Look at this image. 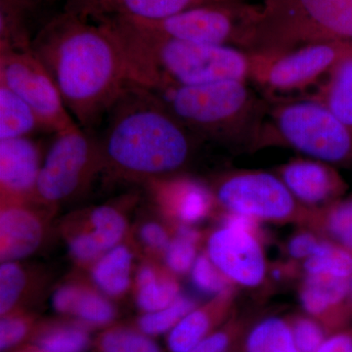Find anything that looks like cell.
Returning a JSON list of instances; mask_svg holds the SVG:
<instances>
[{
    "label": "cell",
    "instance_id": "1",
    "mask_svg": "<svg viewBox=\"0 0 352 352\" xmlns=\"http://www.w3.org/2000/svg\"><path fill=\"white\" fill-rule=\"evenodd\" d=\"M32 51L55 82L72 117L94 129L131 82L124 52L106 25L59 14L32 38Z\"/></svg>",
    "mask_w": 352,
    "mask_h": 352
},
{
    "label": "cell",
    "instance_id": "2",
    "mask_svg": "<svg viewBox=\"0 0 352 352\" xmlns=\"http://www.w3.org/2000/svg\"><path fill=\"white\" fill-rule=\"evenodd\" d=\"M103 170L127 179H161L189 161L196 134L156 94L131 82L106 115Z\"/></svg>",
    "mask_w": 352,
    "mask_h": 352
},
{
    "label": "cell",
    "instance_id": "3",
    "mask_svg": "<svg viewBox=\"0 0 352 352\" xmlns=\"http://www.w3.org/2000/svg\"><path fill=\"white\" fill-rule=\"evenodd\" d=\"M100 24L106 25L119 43L131 82L142 87H193L222 80L245 82L252 75L251 55L235 46L164 38L126 20Z\"/></svg>",
    "mask_w": 352,
    "mask_h": 352
},
{
    "label": "cell",
    "instance_id": "4",
    "mask_svg": "<svg viewBox=\"0 0 352 352\" xmlns=\"http://www.w3.org/2000/svg\"><path fill=\"white\" fill-rule=\"evenodd\" d=\"M330 41L352 43V0H263L245 47L275 55Z\"/></svg>",
    "mask_w": 352,
    "mask_h": 352
},
{
    "label": "cell",
    "instance_id": "5",
    "mask_svg": "<svg viewBox=\"0 0 352 352\" xmlns=\"http://www.w3.org/2000/svg\"><path fill=\"white\" fill-rule=\"evenodd\" d=\"M148 89L194 134L215 140L232 141L254 133L263 111L261 102L243 80Z\"/></svg>",
    "mask_w": 352,
    "mask_h": 352
},
{
    "label": "cell",
    "instance_id": "6",
    "mask_svg": "<svg viewBox=\"0 0 352 352\" xmlns=\"http://www.w3.org/2000/svg\"><path fill=\"white\" fill-rule=\"evenodd\" d=\"M103 170L100 143L80 126L58 132L44 157L34 199L56 204L75 195Z\"/></svg>",
    "mask_w": 352,
    "mask_h": 352
},
{
    "label": "cell",
    "instance_id": "7",
    "mask_svg": "<svg viewBox=\"0 0 352 352\" xmlns=\"http://www.w3.org/2000/svg\"><path fill=\"white\" fill-rule=\"evenodd\" d=\"M258 8L240 3L212 4L188 9L155 22L126 20L157 36L210 45L245 46Z\"/></svg>",
    "mask_w": 352,
    "mask_h": 352
},
{
    "label": "cell",
    "instance_id": "8",
    "mask_svg": "<svg viewBox=\"0 0 352 352\" xmlns=\"http://www.w3.org/2000/svg\"><path fill=\"white\" fill-rule=\"evenodd\" d=\"M274 118L282 138L298 151L325 164L351 159L352 131L324 104H288L278 108Z\"/></svg>",
    "mask_w": 352,
    "mask_h": 352
},
{
    "label": "cell",
    "instance_id": "9",
    "mask_svg": "<svg viewBox=\"0 0 352 352\" xmlns=\"http://www.w3.org/2000/svg\"><path fill=\"white\" fill-rule=\"evenodd\" d=\"M0 83L29 104L46 131L58 133L78 126L32 48L0 50Z\"/></svg>",
    "mask_w": 352,
    "mask_h": 352
},
{
    "label": "cell",
    "instance_id": "10",
    "mask_svg": "<svg viewBox=\"0 0 352 352\" xmlns=\"http://www.w3.org/2000/svg\"><path fill=\"white\" fill-rule=\"evenodd\" d=\"M229 212L256 220L288 221L300 214V206L281 178L267 173H239L227 176L215 193Z\"/></svg>",
    "mask_w": 352,
    "mask_h": 352
},
{
    "label": "cell",
    "instance_id": "11",
    "mask_svg": "<svg viewBox=\"0 0 352 352\" xmlns=\"http://www.w3.org/2000/svg\"><path fill=\"white\" fill-rule=\"evenodd\" d=\"M352 54V43L308 44L275 55H251L252 75L272 89L302 87Z\"/></svg>",
    "mask_w": 352,
    "mask_h": 352
},
{
    "label": "cell",
    "instance_id": "12",
    "mask_svg": "<svg viewBox=\"0 0 352 352\" xmlns=\"http://www.w3.org/2000/svg\"><path fill=\"white\" fill-rule=\"evenodd\" d=\"M208 258L231 282L254 288L263 283L267 265L256 235L224 226L208 240Z\"/></svg>",
    "mask_w": 352,
    "mask_h": 352
},
{
    "label": "cell",
    "instance_id": "13",
    "mask_svg": "<svg viewBox=\"0 0 352 352\" xmlns=\"http://www.w3.org/2000/svg\"><path fill=\"white\" fill-rule=\"evenodd\" d=\"M64 11L94 23L111 20L155 22L212 4L240 3L244 0H65Z\"/></svg>",
    "mask_w": 352,
    "mask_h": 352
},
{
    "label": "cell",
    "instance_id": "14",
    "mask_svg": "<svg viewBox=\"0 0 352 352\" xmlns=\"http://www.w3.org/2000/svg\"><path fill=\"white\" fill-rule=\"evenodd\" d=\"M41 148L30 138L0 140V190L2 201L34 198L41 173Z\"/></svg>",
    "mask_w": 352,
    "mask_h": 352
},
{
    "label": "cell",
    "instance_id": "15",
    "mask_svg": "<svg viewBox=\"0 0 352 352\" xmlns=\"http://www.w3.org/2000/svg\"><path fill=\"white\" fill-rule=\"evenodd\" d=\"M25 201H2L0 212V258L2 263L27 258L38 250L43 226Z\"/></svg>",
    "mask_w": 352,
    "mask_h": 352
},
{
    "label": "cell",
    "instance_id": "16",
    "mask_svg": "<svg viewBox=\"0 0 352 352\" xmlns=\"http://www.w3.org/2000/svg\"><path fill=\"white\" fill-rule=\"evenodd\" d=\"M281 179L300 204L316 206L342 193L344 182L325 163L316 161H296L286 164Z\"/></svg>",
    "mask_w": 352,
    "mask_h": 352
},
{
    "label": "cell",
    "instance_id": "17",
    "mask_svg": "<svg viewBox=\"0 0 352 352\" xmlns=\"http://www.w3.org/2000/svg\"><path fill=\"white\" fill-rule=\"evenodd\" d=\"M157 199L163 207L184 224H193L205 219L212 205V196L207 188L192 180H151Z\"/></svg>",
    "mask_w": 352,
    "mask_h": 352
},
{
    "label": "cell",
    "instance_id": "18",
    "mask_svg": "<svg viewBox=\"0 0 352 352\" xmlns=\"http://www.w3.org/2000/svg\"><path fill=\"white\" fill-rule=\"evenodd\" d=\"M232 292L215 296L206 307L194 308L168 333V346L171 352H188L212 333L232 302Z\"/></svg>",
    "mask_w": 352,
    "mask_h": 352
},
{
    "label": "cell",
    "instance_id": "19",
    "mask_svg": "<svg viewBox=\"0 0 352 352\" xmlns=\"http://www.w3.org/2000/svg\"><path fill=\"white\" fill-rule=\"evenodd\" d=\"M351 279L307 275L300 289L303 309L314 317H323L351 300Z\"/></svg>",
    "mask_w": 352,
    "mask_h": 352
},
{
    "label": "cell",
    "instance_id": "20",
    "mask_svg": "<svg viewBox=\"0 0 352 352\" xmlns=\"http://www.w3.org/2000/svg\"><path fill=\"white\" fill-rule=\"evenodd\" d=\"M41 129L46 131L29 104L0 83V140L30 138Z\"/></svg>",
    "mask_w": 352,
    "mask_h": 352
},
{
    "label": "cell",
    "instance_id": "21",
    "mask_svg": "<svg viewBox=\"0 0 352 352\" xmlns=\"http://www.w3.org/2000/svg\"><path fill=\"white\" fill-rule=\"evenodd\" d=\"M34 0H0V50H32L29 20Z\"/></svg>",
    "mask_w": 352,
    "mask_h": 352
},
{
    "label": "cell",
    "instance_id": "22",
    "mask_svg": "<svg viewBox=\"0 0 352 352\" xmlns=\"http://www.w3.org/2000/svg\"><path fill=\"white\" fill-rule=\"evenodd\" d=\"M131 252L126 245H118L96 261L92 279L108 296L124 295L131 285Z\"/></svg>",
    "mask_w": 352,
    "mask_h": 352
},
{
    "label": "cell",
    "instance_id": "23",
    "mask_svg": "<svg viewBox=\"0 0 352 352\" xmlns=\"http://www.w3.org/2000/svg\"><path fill=\"white\" fill-rule=\"evenodd\" d=\"M138 307L145 314L157 311L175 302L179 296V285L170 277L159 276L152 266L144 265L138 274Z\"/></svg>",
    "mask_w": 352,
    "mask_h": 352
},
{
    "label": "cell",
    "instance_id": "24",
    "mask_svg": "<svg viewBox=\"0 0 352 352\" xmlns=\"http://www.w3.org/2000/svg\"><path fill=\"white\" fill-rule=\"evenodd\" d=\"M245 352H300L291 324L280 317H268L252 328L245 342Z\"/></svg>",
    "mask_w": 352,
    "mask_h": 352
},
{
    "label": "cell",
    "instance_id": "25",
    "mask_svg": "<svg viewBox=\"0 0 352 352\" xmlns=\"http://www.w3.org/2000/svg\"><path fill=\"white\" fill-rule=\"evenodd\" d=\"M332 69L324 105L352 131V54Z\"/></svg>",
    "mask_w": 352,
    "mask_h": 352
},
{
    "label": "cell",
    "instance_id": "26",
    "mask_svg": "<svg viewBox=\"0 0 352 352\" xmlns=\"http://www.w3.org/2000/svg\"><path fill=\"white\" fill-rule=\"evenodd\" d=\"M307 275L352 279V252L330 240L321 241L317 251L303 261Z\"/></svg>",
    "mask_w": 352,
    "mask_h": 352
},
{
    "label": "cell",
    "instance_id": "27",
    "mask_svg": "<svg viewBox=\"0 0 352 352\" xmlns=\"http://www.w3.org/2000/svg\"><path fill=\"white\" fill-rule=\"evenodd\" d=\"M90 344L87 329L78 325H61L47 329L34 342L38 352H85Z\"/></svg>",
    "mask_w": 352,
    "mask_h": 352
},
{
    "label": "cell",
    "instance_id": "28",
    "mask_svg": "<svg viewBox=\"0 0 352 352\" xmlns=\"http://www.w3.org/2000/svg\"><path fill=\"white\" fill-rule=\"evenodd\" d=\"M94 230L89 231L107 252L117 247L126 230V221L122 212L111 206L94 208L90 214Z\"/></svg>",
    "mask_w": 352,
    "mask_h": 352
},
{
    "label": "cell",
    "instance_id": "29",
    "mask_svg": "<svg viewBox=\"0 0 352 352\" xmlns=\"http://www.w3.org/2000/svg\"><path fill=\"white\" fill-rule=\"evenodd\" d=\"M69 315L89 325L102 326L115 318L116 310L112 303L100 294L78 286Z\"/></svg>",
    "mask_w": 352,
    "mask_h": 352
},
{
    "label": "cell",
    "instance_id": "30",
    "mask_svg": "<svg viewBox=\"0 0 352 352\" xmlns=\"http://www.w3.org/2000/svg\"><path fill=\"white\" fill-rule=\"evenodd\" d=\"M319 221L329 240L352 252V199L326 208Z\"/></svg>",
    "mask_w": 352,
    "mask_h": 352
},
{
    "label": "cell",
    "instance_id": "31",
    "mask_svg": "<svg viewBox=\"0 0 352 352\" xmlns=\"http://www.w3.org/2000/svg\"><path fill=\"white\" fill-rule=\"evenodd\" d=\"M195 308V302L186 296H179L175 302L157 311L149 312L141 316L138 320V328L148 336H157L170 333L182 320Z\"/></svg>",
    "mask_w": 352,
    "mask_h": 352
},
{
    "label": "cell",
    "instance_id": "32",
    "mask_svg": "<svg viewBox=\"0 0 352 352\" xmlns=\"http://www.w3.org/2000/svg\"><path fill=\"white\" fill-rule=\"evenodd\" d=\"M200 234L191 227L182 226L177 229L176 237L166 250L168 268L176 274H184L192 270L197 258L196 244Z\"/></svg>",
    "mask_w": 352,
    "mask_h": 352
},
{
    "label": "cell",
    "instance_id": "33",
    "mask_svg": "<svg viewBox=\"0 0 352 352\" xmlns=\"http://www.w3.org/2000/svg\"><path fill=\"white\" fill-rule=\"evenodd\" d=\"M101 352H162L148 335L131 329L115 328L102 335Z\"/></svg>",
    "mask_w": 352,
    "mask_h": 352
},
{
    "label": "cell",
    "instance_id": "34",
    "mask_svg": "<svg viewBox=\"0 0 352 352\" xmlns=\"http://www.w3.org/2000/svg\"><path fill=\"white\" fill-rule=\"evenodd\" d=\"M27 285L24 270L15 261L2 263L0 266V314H10Z\"/></svg>",
    "mask_w": 352,
    "mask_h": 352
},
{
    "label": "cell",
    "instance_id": "35",
    "mask_svg": "<svg viewBox=\"0 0 352 352\" xmlns=\"http://www.w3.org/2000/svg\"><path fill=\"white\" fill-rule=\"evenodd\" d=\"M191 277L196 288L207 295L217 296L230 291L231 282L222 274L208 254L197 256L191 270Z\"/></svg>",
    "mask_w": 352,
    "mask_h": 352
},
{
    "label": "cell",
    "instance_id": "36",
    "mask_svg": "<svg viewBox=\"0 0 352 352\" xmlns=\"http://www.w3.org/2000/svg\"><path fill=\"white\" fill-rule=\"evenodd\" d=\"M291 326L300 352H317L328 338L320 324L308 317H298Z\"/></svg>",
    "mask_w": 352,
    "mask_h": 352
},
{
    "label": "cell",
    "instance_id": "37",
    "mask_svg": "<svg viewBox=\"0 0 352 352\" xmlns=\"http://www.w3.org/2000/svg\"><path fill=\"white\" fill-rule=\"evenodd\" d=\"M31 329V320L22 315L8 314L0 322V349L8 351L27 337Z\"/></svg>",
    "mask_w": 352,
    "mask_h": 352
},
{
    "label": "cell",
    "instance_id": "38",
    "mask_svg": "<svg viewBox=\"0 0 352 352\" xmlns=\"http://www.w3.org/2000/svg\"><path fill=\"white\" fill-rule=\"evenodd\" d=\"M69 252L80 263H89L106 254L94 236L87 232L76 234L69 243Z\"/></svg>",
    "mask_w": 352,
    "mask_h": 352
},
{
    "label": "cell",
    "instance_id": "39",
    "mask_svg": "<svg viewBox=\"0 0 352 352\" xmlns=\"http://www.w3.org/2000/svg\"><path fill=\"white\" fill-rule=\"evenodd\" d=\"M322 240L314 234L302 232L296 234L288 244V252L292 258L295 259H305L310 258L318 249Z\"/></svg>",
    "mask_w": 352,
    "mask_h": 352
},
{
    "label": "cell",
    "instance_id": "40",
    "mask_svg": "<svg viewBox=\"0 0 352 352\" xmlns=\"http://www.w3.org/2000/svg\"><path fill=\"white\" fill-rule=\"evenodd\" d=\"M232 329L210 333L188 352H227L232 342Z\"/></svg>",
    "mask_w": 352,
    "mask_h": 352
},
{
    "label": "cell",
    "instance_id": "41",
    "mask_svg": "<svg viewBox=\"0 0 352 352\" xmlns=\"http://www.w3.org/2000/svg\"><path fill=\"white\" fill-rule=\"evenodd\" d=\"M140 238L147 247L155 251H166L170 243L166 229L156 222H148L141 227Z\"/></svg>",
    "mask_w": 352,
    "mask_h": 352
},
{
    "label": "cell",
    "instance_id": "42",
    "mask_svg": "<svg viewBox=\"0 0 352 352\" xmlns=\"http://www.w3.org/2000/svg\"><path fill=\"white\" fill-rule=\"evenodd\" d=\"M317 352H352V328L328 337Z\"/></svg>",
    "mask_w": 352,
    "mask_h": 352
},
{
    "label": "cell",
    "instance_id": "43",
    "mask_svg": "<svg viewBox=\"0 0 352 352\" xmlns=\"http://www.w3.org/2000/svg\"><path fill=\"white\" fill-rule=\"evenodd\" d=\"M258 220L248 217V215L229 212V214L226 215V220H224V226L256 235V229H258Z\"/></svg>",
    "mask_w": 352,
    "mask_h": 352
},
{
    "label": "cell",
    "instance_id": "44",
    "mask_svg": "<svg viewBox=\"0 0 352 352\" xmlns=\"http://www.w3.org/2000/svg\"></svg>",
    "mask_w": 352,
    "mask_h": 352
}]
</instances>
